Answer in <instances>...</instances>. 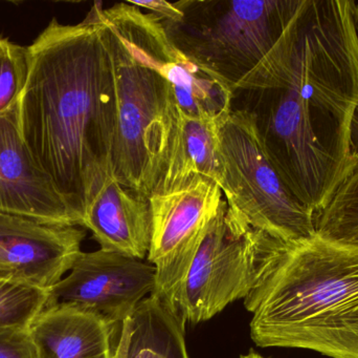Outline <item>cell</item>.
I'll list each match as a JSON object with an SVG mask.
<instances>
[{"label":"cell","instance_id":"2e32d148","mask_svg":"<svg viewBox=\"0 0 358 358\" xmlns=\"http://www.w3.org/2000/svg\"><path fill=\"white\" fill-rule=\"evenodd\" d=\"M119 327L113 358H189L185 324L152 294Z\"/></svg>","mask_w":358,"mask_h":358},{"label":"cell","instance_id":"ba28073f","mask_svg":"<svg viewBox=\"0 0 358 358\" xmlns=\"http://www.w3.org/2000/svg\"><path fill=\"white\" fill-rule=\"evenodd\" d=\"M223 200L219 185L200 176L149 197L152 225L147 261L157 268L152 296L176 315L189 267Z\"/></svg>","mask_w":358,"mask_h":358},{"label":"cell","instance_id":"5bb4252c","mask_svg":"<svg viewBox=\"0 0 358 358\" xmlns=\"http://www.w3.org/2000/svg\"><path fill=\"white\" fill-rule=\"evenodd\" d=\"M29 331L36 358H113V328L82 309L45 307Z\"/></svg>","mask_w":358,"mask_h":358},{"label":"cell","instance_id":"7c38bea8","mask_svg":"<svg viewBox=\"0 0 358 358\" xmlns=\"http://www.w3.org/2000/svg\"><path fill=\"white\" fill-rule=\"evenodd\" d=\"M0 214L81 226L23 139L19 101L0 113Z\"/></svg>","mask_w":358,"mask_h":358},{"label":"cell","instance_id":"277c9868","mask_svg":"<svg viewBox=\"0 0 358 358\" xmlns=\"http://www.w3.org/2000/svg\"><path fill=\"white\" fill-rule=\"evenodd\" d=\"M303 0H179L180 20L163 21L171 41L229 86L258 88Z\"/></svg>","mask_w":358,"mask_h":358},{"label":"cell","instance_id":"5b68a950","mask_svg":"<svg viewBox=\"0 0 358 358\" xmlns=\"http://www.w3.org/2000/svg\"><path fill=\"white\" fill-rule=\"evenodd\" d=\"M103 21L117 115L111 172L122 185L149 198L165 163L176 111L173 92L134 42L104 16Z\"/></svg>","mask_w":358,"mask_h":358},{"label":"cell","instance_id":"603a6c76","mask_svg":"<svg viewBox=\"0 0 358 358\" xmlns=\"http://www.w3.org/2000/svg\"><path fill=\"white\" fill-rule=\"evenodd\" d=\"M353 16H355V27H357V31L358 34V4H355L353 8Z\"/></svg>","mask_w":358,"mask_h":358},{"label":"cell","instance_id":"9a60e30c","mask_svg":"<svg viewBox=\"0 0 358 358\" xmlns=\"http://www.w3.org/2000/svg\"><path fill=\"white\" fill-rule=\"evenodd\" d=\"M220 125L215 120L187 115L176 107L165 163L152 193L172 191L195 176L218 184Z\"/></svg>","mask_w":358,"mask_h":358},{"label":"cell","instance_id":"4fadbf2b","mask_svg":"<svg viewBox=\"0 0 358 358\" xmlns=\"http://www.w3.org/2000/svg\"><path fill=\"white\" fill-rule=\"evenodd\" d=\"M149 198L122 185L107 174L90 202L82 227L105 252L147 260L151 243Z\"/></svg>","mask_w":358,"mask_h":358},{"label":"cell","instance_id":"9c48e42d","mask_svg":"<svg viewBox=\"0 0 358 358\" xmlns=\"http://www.w3.org/2000/svg\"><path fill=\"white\" fill-rule=\"evenodd\" d=\"M103 15L120 27L168 82L182 113L222 123L231 111L233 92L171 41L163 21L129 1L103 8Z\"/></svg>","mask_w":358,"mask_h":358},{"label":"cell","instance_id":"3957f363","mask_svg":"<svg viewBox=\"0 0 358 358\" xmlns=\"http://www.w3.org/2000/svg\"><path fill=\"white\" fill-rule=\"evenodd\" d=\"M244 306L257 346L358 358V245L317 233L284 244Z\"/></svg>","mask_w":358,"mask_h":358},{"label":"cell","instance_id":"8992f818","mask_svg":"<svg viewBox=\"0 0 358 358\" xmlns=\"http://www.w3.org/2000/svg\"><path fill=\"white\" fill-rule=\"evenodd\" d=\"M218 157V185L237 218L284 244L317 235V216L271 163L250 113L233 109L221 123Z\"/></svg>","mask_w":358,"mask_h":358},{"label":"cell","instance_id":"ffe728a7","mask_svg":"<svg viewBox=\"0 0 358 358\" xmlns=\"http://www.w3.org/2000/svg\"><path fill=\"white\" fill-rule=\"evenodd\" d=\"M0 358H36L29 328H0Z\"/></svg>","mask_w":358,"mask_h":358},{"label":"cell","instance_id":"44dd1931","mask_svg":"<svg viewBox=\"0 0 358 358\" xmlns=\"http://www.w3.org/2000/svg\"><path fill=\"white\" fill-rule=\"evenodd\" d=\"M130 4L138 6L141 8H146L151 11V13L159 16V18L165 20L176 21L180 20L182 18V12L178 8L176 2L165 1V0H149V1H138V0H130Z\"/></svg>","mask_w":358,"mask_h":358},{"label":"cell","instance_id":"ac0fdd59","mask_svg":"<svg viewBox=\"0 0 358 358\" xmlns=\"http://www.w3.org/2000/svg\"><path fill=\"white\" fill-rule=\"evenodd\" d=\"M48 292L0 275V328H29L45 308Z\"/></svg>","mask_w":358,"mask_h":358},{"label":"cell","instance_id":"52a82bcc","mask_svg":"<svg viewBox=\"0 0 358 358\" xmlns=\"http://www.w3.org/2000/svg\"><path fill=\"white\" fill-rule=\"evenodd\" d=\"M284 243L246 225L223 200L192 262L178 302L183 324H199L250 296Z\"/></svg>","mask_w":358,"mask_h":358},{"label":"cell","instance_id":"6da1fadb","mask_svg":"<svg viewBox=\"0 0 358 358\" xmlns=\"http://www.w3.org/2000/svg\"><path fill=\"white\" fill-rule=\"evenodd\" d=\"M355 4L303 0L266 77L233 94L231 109L250 113L271 163L315 216L358 170Z\"/></svg>","mask_w":358,"mask_h":358},{"label":"cell","instance_id":"8fae6325","mask_svg":"<svg viewBox=\"0 0 358 358\" xmlns=\"http://www.w3.org/2000/svg\"><path fill=\"white\" fill-rule=\"evenodd\" d=\"M86 233L0 214V275L48 292L69 273Z\"/></svg>","mask_w":358,"mask_h":358},{"label":"cell","instance_id":"d6986e66","mask_svg":"<svg viewBox=\"0 0 358 358\" xmlns=\"http://www.w3.org/2000/svg\"><path fill=\"white\" fill-rule=\"evenodd\" d=\"M29 71V48L0 37V113L18 102Z\"/></svg>","mask_w":358,"mask_h":358},{"label":"cell","instance_id":"7402d4cb","mask_svg":"<svg viewBox=\"0 0 358 358\" xmlns=\"http://www.w3.org/2000/svg\"><path fill=\"white\" fill-rule=\"evenodd\" d=\"M240 358H267L262 357V355L259 354V353L255 352V351H250V353L246 355H241Z\"/></svg>","mask_w":358,"mask_h":358},{"label":"cell","instance_id":"7a4b0ae2","mask_svg":"<svg viewBox=\"0 0 358 358\" xmlns=\"http://www.w3.org/2000/svg\"><path fill=\"white\" fill-rule=\"evenodd\" d=\"M102 8L96 2L77 25L50 21L29 46L19 99L23 139L81 227L111 172L117 122Z\"/></svg>","mask_w":358,"mask_h":358},{"label":"cell","instance_id":"30bf717a","mask_svg":"<svg viewBox=\"0 0 358 358\" xmlns=\"http://www.w3.org/2000/svg\"><path fill=\"white\" fill-rule=\"evenodd\" d=\"M157 268L147 260L117 252H81L48 291L45 307L71 306L94 313L111 327L121 325L155 289Z\"/></svg>","mask_w":358,"mask_h":358},{"label":"cell","instance_id":"e0dca14e","mask_svg":"<svg viewBox=\"0 0 358 358\" xmlns=\"http://www.w3.org/2000/svg\"><path fill=\"white\" fill-rule=\"evenodd\" d=\"M317 233L334 241L358 245V170L317 216Z\"/></svg>","mask_w":358,"mask_h":358}]
</instances>
